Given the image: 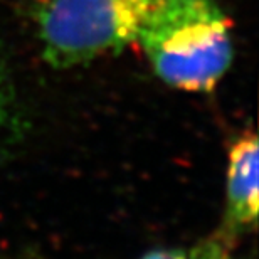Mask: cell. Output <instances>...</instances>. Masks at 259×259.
Wrapping results in <instances>:
<instances>
[{
  "mask_svg": "<svg viewBox=\"0 0 259 259\" xmlns=\"http://www.w3.org/2000/svg\"><path fill=\"white\" fill-rule=\"evenodd\" d=\"M140 259H236L231 246L222 239H205L197 244L162 247Z\"/></svg>",
  "mask_w": 259,
  "mask_h": 259,
  "instance_id": "obj_5",
  "label": "cell"
},
{
  "mask_svg": "<svg viewBox=\"0 0 259 259\" xmlns=\"http://www.w3.org/2000/svg\"><path fill=\"white\" fill-rule=\"evenodd\" d=\"M19 108L9 66L0 54V150L17 135Z\"/></svg>",
  "mask_w": 259,
  "mask_h": 259,
  "instance_id": "obj_4",
  "label": "cell"
},
{
  "mask_svg": "<svg viewBox=\"0 0 259 259\" xmlns=\"http://www.w3.org/2000/svg\"><path fill=\"white\" fill-rule=\"evenodd\" d=\"M257 137L246 132L229 152L226 182V222L231 231H246L256 226L257 190Z\"/></svg>",
  "mask_w": 259,
  "mask_h": 259,
  "instance_id": "obj_3",
  "label": "cell"
},
{
  "mask_svg": "<svg viewBox=\"0 0 259 259\" xmlns=\"http://www.w3.org/2000/svg\"><path fill=\"white\" fill-rule=\"evenodd\" d=\"M153 0H44L37 12L42 58L58 69L84 66L137 42Z\"/></svg>",
  "mask_w": 259,
  "mask_h": 259,
  "instance_id": "obj_2",
  "label": "cell"
},
{
  "mask_svg": "<svg viewBox=\"0 0 259 259\" xmlns=\"http://www.w3.org/2000/svg\"><path fill=\"white\" fill-rule=\"evenodd\" d=\"M155 74L184 91H209L232 63L231 22L217 0H153L140 27Z\"/></svg>",
  "mask_w": 259,
  "mask_h": 259,
  "instance_id": "obj_1",
  "label": "cell"
}]
</instances>
